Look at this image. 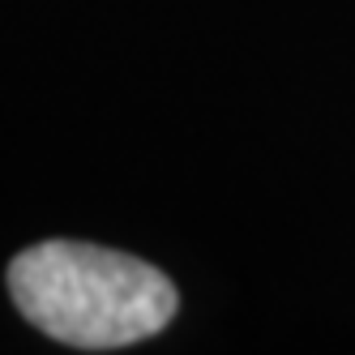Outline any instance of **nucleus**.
Wrapping results in <instances>:
<instances>
[{"label":"nucleus","instance_id":"1","mask_svg":"<svg viewBox=\"0 0 355 355\" xmlns=\"http://www.w3.org/2000/svg\"><path fill=\"white\" fill-rule=\"evenodd\" d=\"M9 295L35 329L64 347L116 351L171 325L175 283L141 257L78 240H43L9 266Z\"/></svg>","mask_w":355,"mask_h":355}]
</instances>
